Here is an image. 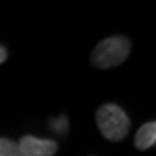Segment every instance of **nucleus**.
<instances>
[{
	"label": "nucleus",
	"instance_id": "obj_2",
	"mask_svg": "<svg viewBox=\"0 0 156 156\" xmlns=\"http://www.w3.org/2000/svg\"><path fill=\"white\" fill-rule=\"evenodd\" d=\"M96 123L97 127L101 129L102 136L112 142L121 140L123 137H126V134L129 132L131 127V121L124 113V110L115 104L102 105L96 113Z\"/></svg>",
	"mask_w": 156,
	"mask_h": 156
},
{
	"label": "nucleus",
	"instance_id": "obj_4",
	"mask_svg": "<svg viewBox=\"0 0 156 156\" xmlns=\"http://www.w3.org/2000/svg\"><path fill=\"white\" fill-rule=\"evenodd\" d=\"M156 142V123H147L140 127L136 134V139H134V144H136V148L139 150H148L150 147L154 145Z\"/></svg>",
	"mask_w": 156,
	"mask_h": 156
},
{
	"label": "nucleus",
	"instance_id": "obj_6",
	"mask_svg": "<svg viewBox=\"0 0 156 156\" xmlns=\"http://www.w3.org/2000/svg\"><path fill=\"white\" fill-rule=\"evenodd\" d=\"M6 54H8V53H6V49L3 46H0V64L6 59Z\"/></svg>",
	"mask_w": 156,
	"mask_h": 156
},
{
	"label": "nucleus",
	"instance_id": "obj_3",
	"mask_svg": "<svg viewBox=\"0 0 156 156\" xmlns=\"http://www.w3.org/2000/svg\"><path fill=\"white\" fill-rule=\"evenodd\" d=\"M18 147L23 156H53L58 151V144L54 140L37 139L34 136H24Z\"/></svg>",
	"mask_w": 156,
	"mask_h": 156
},
{
	"label": "nucleus",
	"instance_id": "obj_5",
	"mask_svg": "<svg viewBox=\"0 0 156 156\" xmlns=\"http://www.w3.org/2000/svg\"><path fill=\"white\" fill-rule=\"evenodd\" d=\"M0 156H23L18 144H15L10 139L0 137Z\"/></svg>",
	"mask_w": 156,
	"mask_h": 156
},
{
	"label": "nucleus",
	"instance_id": "obj_1",
	"mask_svg": "<svg viewBox=\"0 0 156 156\" xmlns=\"http://www.w3.org/2000/svg\"><path fill=\"white\" fill-rule=\"evenodd\" d=\"M131 51V41L126 37H108L97 43L91 54V64L97 69H110L126 61Z\"/></svg>",
	"mask_w": 156,
	"mask_h": 156
}]
</instances>
